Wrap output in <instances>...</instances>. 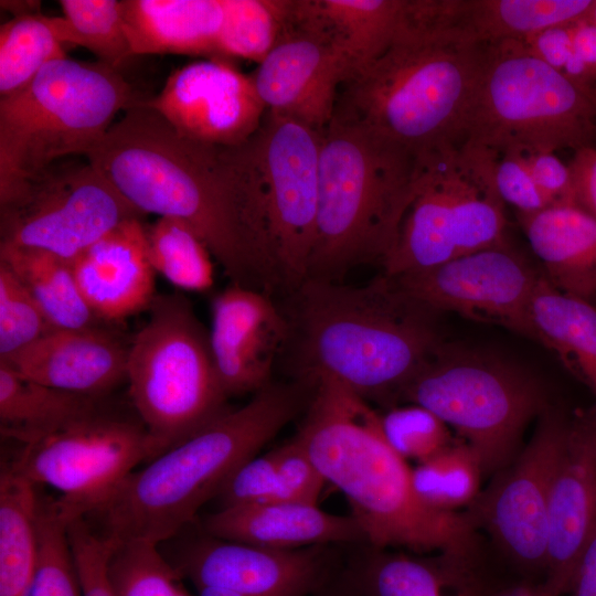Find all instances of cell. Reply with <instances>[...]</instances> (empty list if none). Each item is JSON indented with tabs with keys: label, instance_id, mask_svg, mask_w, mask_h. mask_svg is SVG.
I'll use <instances>...</instances> for the list:
<instances>
[{
	"label": "cell",
	"instance_id": "c3c4849f",
	"mask_svg": "<svg viewBox=\"0 0 596 596\" xmlns=\"http://www.w3.org/2000/svg\"><path fill=\"white\" fill-rule=\"evenodd\" d=\"M562 74L587 89L596 84V24L587 19L572 24V55Z\"/></svg>",
	"mask_w": 596,
	"mask_h": 596
},
{
	"label": "cell",
	"instance_id": "7dc6e473",
	"mask_svg": "<svg viewBox=\"0 0 596 596\" xmlns=\"http://www.w3.org/2000/svg\"><path fill=\"white\" fill-rule=\"evenodd\" d=\"M550 206H576L568 164L555 152H519Z\"/></svg>",
	"mask_w": 596,
	"mask_h": 596
},
{
	"label": "cell",
	"instance_id": "cb8c5ba5",
	"mask_svg": "<svg viewBox=\"0 0 596 596\" xmlns=\"http://www.w3.org/2000/svg\"><path fill=\"white\" fill-rule=\"evenodd\" d=\"M202 532L283 551L366 543L361 525L351 514H333L318 504L289 501L219 509L204 517Z\"/></svg>",
	"mask_w": 596,
	"mask_h": 596
},
{
	"label": "cell",
	"instance_id": "74e56055",
	"mask_svg": "<svg viewBox=\"0 0 596 596\" xmlns=\"http://www.w3.org/2000/svg\"><path fill=\"white\" fill-rule=\"evenodd\" d=\"M294 0H224L217 57L259 63L285 30Z\"/></svg>",
	"mask_w": 596,
	"mask_h": 596
},
{
	"label": "cell",
	"instance_id": "e575fe53",
	"mask_svg": "<svg viewBox=\"0 0 596 596\" xmlns=\"http://www.w3.org/2000/svg\"><path fill=\"white\" fill-rule=\"evenodd\" d=\"M482 476L478 455L460 439L412 468V482L419 499L446 512L470 507L481 492Z\"/></svg>",
	"mask_w": 596,
	"mask_h": 596
},
{
	"label": "cell",
	"instance_id": "7a4b0ae2",
	"mask_svg": "<svg viewBox=\"0 0 596 596\" xmlns=\"http://www.w3.org/2000/svg\"><path fill=\"white\" fill-rule=\"evenodd\" d=\"M286 296L292 379L332 381L368 403L394 406L444 342L440 313L383 273L359 286L306 278Z\"/></svg>",
	"mask_w": 596,
	"mask_h": 596
},
{
	"label": "cell",
	"instance_id": "b9f144b4",
	"mask_svg": "<svg viewBox=\"0 0 596 596\" xmlns=\"http://www.w3.org/2000/svg\"><path fill=\"white\" fill-rule=\"evenodd\" d=\"M380 424L389 445L406 461H425L455 440L437 415L413 403L390 407L380 414Z\"/></svg>",
	"mask_w": 596,
	"mask_h": 596
},
{
	"label": "cell",
	"instance_id": "d590c367",
	"mask_svg": "<svg viewBox=\"0 0 596 596\" xmlns=\"http://www.w3.org/2000/svg\"><path fill=\"white\" fill-rule=\"evenodd\" d=\"M147 244L153 270L175 287L206 291L213 286V257L181 220L158 217L147 227Z\"/></svg>",
	"mask_w": 596,
	"mask_h": 596
},
{
	"label": "cell",
	"instance_id": "52a82bcc",
	"mask_svg": "<svg viewBox=\"0 0 596 596\" xmlns=\"http://www.w3.org/2000/svg\"><path fill=\"white\" fill-rule=\"evenodd\" d=\"M141 102L118 70L67 56L0 98V196L62 158L84 157Z\"/></svg>",
	"mask_w": 596,
	"mask_h": 596
},
{
	"label": "cell",
	"instance_id": "4fadbf2b",
	"mask_svg": "<svg viewBox=\"0 0 596 596\" xmlns=\"http://www.w3.org/2000/svg\"><path fill=\"white\" fill-rule=\"evenodd\" d=\"M146 214L89 161H58L0 196V248L73 263L121 223Z\"/></svg>",
	"mask_w": 596,
	"mask_h": 596
},
{
	"label": "cell",
	"instance_id": "ac0fdd59",
	"mask_svg": "<svg viewBox=\"0 0 596 596\" xmlns=\"http://www.w3.org/2000/svg\"><path fill=\"white\" fill-rule=\"evenodd\" d=\"M330 546L272 550L202 532L167 557L195 588L220 587L245 596H310L333 576Z\"/></svg>",
	"mask_w": 596,
	"mask_h": 596
},
{
	"label": "cell",
	"instance_id": "f546056e",
	"mask_svg": "<svg viewBox=\"0 0 596 596\" xmlns=\"http://www.w3.org/2000/svg\"><path fill=\"white\" fill-rule=\"evenodd\" d=\"M536 342L553 351L596 395V307L543 275L531 302Z\"/></svg>",
	"mask_w": 596,
	"mask_h": 596
},
{
	"label": "cell",
	"instance_id": "f5cc1de1",
	"mask_svg": "<svg viewBox=\"0 0 596 596\" xmlns=\"http://www.w3.org/2000/svg\"><path fill=\"white\" fill-rule=\"evenodd\" d=\"M310 596H363V594L347 568L338 576H332Z\"/></svg>",
	"mask_w": 596,
	"mask_h": 596
},
{
	"label": "cell",
	"instance_id": "7bdbcfd3",
	"mask_svg": "<svg viewBox=\"0 0 596 596\" xmlns=\"http://www.w3.org/2000/svg\"><path fill=\"white\" fill-rule=\"evenodd\" d=\"M67 539L83 596H114L107 578V563L114 542L86 518L67 523Z\"/></svg>",
	"mask_w": 596,
	"mask_h": 596
},
{
	"label": "cell",
	"instance_id": "6f0895ef",
	"mask_svg": "<svg viewBox=\"0 0 596 596\" xmlns=\"http://www.w3.org/2000/svg\"><path fill=\"white\" fill-rule=\"evenodd\" d=\"M585 19L596 24V0H594V3Z\"/></svg>",
	"mask_w": 596,
	"mask_h": 596
},
{
	"label": "cell",
	"instance_id": "60d3db41",
	"mask_svg": "<svg viewBox=\"0 0 596 596\" xmlns=\"http://www.w3.org/2000/svg\"><path fill=\"white\" fill-rule=\"evenodd\" d=\"M54 329L18 276L0 262V360L22 351Z\"/></svg>",
	"mask_w": 596,
	"mask_h": 596
},
{
	"label": "cell",
	"instance_id": "3957f363",
	"mask_svg": "<svg viewBox=\"0 0 596 596\" xmlns=\"http://www.w3.org/2000/svg\"><path fill=\"white\" fill-rule=\"evenodd\" d=\"M296 435L328 483L347 498L366 545L477 558L478 528L467 511L424 503L412 468L383 436L380 414L332 381H319Z\"/></svg>",
	"mask_w": 596,
	"mask_h": 596
},
{
	"label": "cell",
	"instance_id": "8d00e7d4",
	"mask_svg": "<svg viewBox=\"0 0 596 596\" xmlns=\"http://www.w3.org/2000/svg\"><path fill=\"white\" fill-rule=\"evenodd\" d=\"M63 17H55L64 43L83 46L111 68L134 55L125 32L120 1L61 0Z\"/></svg>",
	"mask_w": 596,
	"mask_h": 596
},
{
	"label": "cell",
	"instance_id": "680465c9",
	"mask_svg": "<svg viewBox=\"0 0 596 596\" xmlns=\"http://www.w3.org/2000/svg\"><path fill=\"white\" fill-rule=\"evenodd\" d=\"M174 596H190L189 593L185 590V588L183 587V585H181V587L178 589V592L175 593Z\"/></svg>",
	"mask_w": 596,
	"mask_h": 596
},
{
	"label": "cell",
	"instance_id": "681fc988",
	"mask_svg": "<svg viewBox=\"0 0 596 596\" xmlns=\"http://www.w3.org/2000/svg\"><path fill=\"white\" fill-rule=\"evenodd\" d=\"M572 24L545 28L523 39V42L541 61L563 73L572 55Z\"/></svg>",
	"mask_w": 596,
	"mask_h": 596
},
{
	"label": "cell",
	"instance_id": "1f68e13d",
	"mask_svg": "<svg viewBox=\"0 0 596 596\" xmlns=\"http://www.w3.org/2000/svg\"><path fill=\"white\" fill-rule=\"evenodd\" d=\"M35 486L6 464L0 472V596H31L38 562Z\"/></svg>",
	"mask_w": 596,
	"mask_h": 596
},
{
	"label": "cell",
	"instance_id": "ee69618b",
	"mask_svg": "<svg viewBox=\"0 0 596 596\" xmlns=\"http://www.w3.org/2000/svg\"><path fill=\"white\" fill-rule=\"evenodd\" d=\"M275 450L277 483L272 501L318 504L320 494L328 482L299 437L295 434Z\"/></svg>",
	"mask_w": 596,
	"mask_h": 596
},
{
	"label": "cell",
	"instance_id": "d4e9b609",
	"mask_svg": "<svg viewBox=\"0 0 596 596\" xmlns=\"http://www.w3.org/2000/svg\"><path fill=\"white\" fill-rule=\"evenodd\" d=\"M348 571L363 596H487L477 558L393 552L365 544Z\"/></svg>",
	"mask_w": 596,
	"mask_h": 596
},
{
	"label": "cell",
	"instance_id": "ab89813d",
	"mask_svg": "<svg viewBox=\"0 0 596 596\" xmlns=\"http://www.w3.org/2000/svg\"><path fill=\"white\" fill-rule=\"evenodd\" d=\"M38 562L31 596H83L73 561L67 523L51 501L39 499Z\"/></svg>",
	"mask_w": 596,
	"mask_h": 596
},
{
	"label": "cell",
	"instance_id": "603a6c76",
	"mask_svg": "<svg viewBox=\"0 0 596 596\" xmlns=\"http://www.w3.org/2000/svg\"><path fill=\"white\" fill-rule=\"evenodd\" d=\"M72 268L86 302L103 322H119L148 310L157 295L141 219L118 225L76 258Z\"/></svg>",
	"mask_w": 596,
	"mask_h": 596
},
{
	"label": "cell",
	"instance_id": "8fae6325",
	"mask_svg": "<svg viewBox=\"0 0 596 596\" xmlns=\"http://www.w3.org/2000/svg\"><path fill=\"white\" fill-rule=\"evenodd\" d=\"M493 159L489 150L466 146L421 155L416 193L381 265L384 275L423 272L505 242Z\"/></svg>",
	"mask_w": 596,
	"mask_h": 596
},
{
	"label": "cell",
	"instance_id": "f35d334b",
	"mask_svg": "<svg viewBox=\"0 0 596 596\" xmlns=\"http://www.w3.org/2000/svg\"><path fill=\"white\" fill-rule=\"evenodd\" d=\"M107 578L114 596H174L182 585L159 544L146 540L114 542Z\"/></svg>",
	"mask_w": 596,
	"mask_h": 596
},
{
	"label": "cell",
	"instance_id": "db71d44e",
	"mask_svg": "<svg viewBox=\"0 0 596 596\" xmlns=\"http://www.w3.org/2000/svg\"><path fill=\"white\" fill-rule=\"evenodd\" d=\"M487 596H549L539 586L518 585L502 588Z\"/></svg>",
	"mask_w": 596,
	"mask_h": 596
},
{
	"label": "cell",
	"instance_id": "4316f807",
	"mask_svg": "<svg viewBox=\"0 0 596 596\" xmlns=\"http://www.w3.org/2000/svg\"><path fill=\"white\" fill-rule=\"evenodd\" d=\"M545 278L560 291L596 297V219L577 206H549L518 214Z\"/></svg>",
	"mask_w": 596,
	"mask_h": 596
},
{
	"label": "cell",
	"instance_id": "f1b7e54d",
	"mask_svg": "<svg viewBox=\"0 0 596 596\" xmlns=\"http://www.w3.org/2000/svg\"><path fill=\"white\" fill-rule=\"evenodd\" d=\"M28 379L0 361V432L26 446L92 412L104 398Z\"/></svg>",
	"mask_w": 596,
	"mask_h": 596
},
{
	"label": "cell",
	"instance_id": "5bb4252c",
	"mask_svg": "<svg viewBox=\"0 0 596 596\" xmlns=\"http://www.w3.org/2000/svg\"><path fill=\"white\" fill-rule=\"evenodd\" d=\"M321 132L266 111L241 153L285 294L308 273L318 212Z\"/></svg>",
	"mask_w": 596,
	"mask_h": 596
},
{
	"label": "cell",
	"instance_id": "30bf717a",
	"mask_svg": "<svg viewBox=\"0 0 596 596\" xmlns=\"http://www.w3.org/2000/svg\"><path fill=\"white\" fill-rule=\"evenodd\" d=\"M400 402L426 407L478 455L485 476L519 454L529 423L551 405L526 370L482 350L445 341L403 390Z\"/></svg>",
	"mask_w": 596,
	"mask_h": 596
},
{
	"label": "cell",
	"instance_id": "277c9868",
	"mask_svg": "<svg viewBox=\"0 0 596 596\" xmlns=\"http://www.w3.org/2000/svg\"><path fill=\"white\" fill-rule=\"evenodd\" d=\"M316 384L272 382L244 406L137 468L85 518L113 542L178 536L245 461L305 412Z\"/></svg>",
	"mask_w": 596,
	"mask_h": 596
},
{
	"label": "cell",
	"instance_id": "ba28073f",
	"mask_svg": "<svg viewBox=\"0 0 596 596\" xmlns=\"http://www.w3.org/2000/svg\"><path fill=\"white\" fill-rule=\"evenodd\" d=\"M595 136L592 88L541 61L523 40L485 44L457 146L493 153L575 151L592 146Z\"/></svg>",
	"mask_w": 596,
	"mask_h": 596
},
{
	"label": "cell",
	"instance_id": "2e32d148",
	"mask_svg": "<svg viewBox=\"0 0 596 596\" xmlns=\"http://www.w3.org/2000/svg\"><path fill=\"white\" fill-rule=\"evenodd\" d=\"M542 276L505 241L423 272L392 278L409 296L439 313L457 312L536 341L531 302Z\"/></svg>",
	"mask_w": 596,
	"mask_h": 596
},
{
	"label": "cell",
	"instance_id": "91938a15",
	"mask_svg": "<svg viewBox=\"0 0 596 596\" xmlns=\"http://www.w3.org/2000/svg\"><path fill=\"white\" fill-rule=\"evenodd\" d=\"M592 95L596 107V84L592 87Z\"/></svg>",
	"mask_w": 596,
	"mask_h": 596
},
{
	"label": "cell",
	"instance_id": "e0dca14e",
	"mask_svg": "<svg viewBox=\"0 0 596 596\" xmlns=\"http://www.w3.org/2000/svg\"><path fill=\"white\" fill-rule=\"evenodd\" d=\"M252 77L267 111L322 132L351 73L308 0H294L285 30Z\"/></svg>",
	"mask_w": 596,
	"mask_h": 596
},
{
	"label": "cell",
	"instance_id": "816d5d0a",
	"mask_svg": "<svg viewBox=\"0 0 596 596\" xmlns=\"http://www.w3.org/2000/svg\"><path fill=\"white\" fill-rule=\"evenodd\" d=\"M571 596H596V525L581 553Z\"/></svg>",
	"mask_w": 596,
	"mask_h": 596
},
{
	"label": "cell",
	"instance_id": "836d02e7",
	"mask_svg": "<svg viewBox=\"0 0 596 596\" xmlns=\"http://www.w3.org/2000/svg\"><path fill=\"white\" fill-rule=\"evenodd\" d=\"M65 56L55 17H13L0 28V97L20 91L46 64Z\"/></svg>",
	"mask_w": 596,
	"mask_h": 596
},
{
	"label": "cell",
	"instance_id": "44dd1931",
	"mask_svg": "<svg viewBox=\"0 0 596 596\" xmlns=\"http://www.w3.org/2000/svg\"><path fill=\"white\" fill-rule=\"evenodd\" d=\"M596 525V404L570 418L553 480L544 582L549 596L570 593L581 553Z\"/></svg>",
	"mask_w": 596,
	"mask_h": 596
},
{
	"label": "cell",
	"instance_id": "83f0119b",
	"mask_svg": "<svg viewBox=\"0 0 596 596\" xmlns=\"http://www.w3.org/2000/svg\"><path fill=\"white\" fill-rule=\"evenodd\" d=\"M594 0H441L447 21L480 44L523 40L587 17Z\"/></svg>",
	"mask_w": 596,
	"mask_h": 596
},
{
	"label": "cell",
	"instance_id": "d6a6232c",
	"mask_svg": "<svg viewBox=\"0 0 596 596\" xmlns=\"http://www.w3.org/2000/svg\"><path fill=\"white\" fill-rule=\"evenodd\" d=\"M0 262L18 276L55 329L100 324L86 302L72 264L50 253L0 248Z\"/></svg>",
	"mask_w": 596,
	"mask_h": 596
},
{
	"label": "cell",
	"instance_id": "11a10c76",
	"mask_svg": "<svg viewBox=\"0 0 596 596\" xmlns=\"http://www.w3.org/2000/svg\"><path fill=\"white\" fill-rule=\"evenodd\" d=\"M40 2L33 1H1V7L11 10L15 15L38 13Z\"/></svg>",
	"mask_w": 596,
	"mask_h": 596
},
{
	"label": "cell",
	"instance_id": "4dcf8cb0",
	"mask_svg": "<svg viewBox=\"0 0 596 596\" xmlns=\"http://www.w3.org/2000/svg\"><path fill=\"white\" fill-rule=\"evenodd\" d=\"M407 0H308L350 68V79L373 63L394 40ZM348 82V81H347Z\"/></svg>",
	"mask_w": 596,
	"mask_h": 596
},
{
	"label": "cell",
	"instance_id": "9a60e30c",
	"mask_svg": "<svg viewBox=\"0 0 596 596\" xmlns=\"http://www.w3.org/2000/svg\"><path fill=\"white\" fill-rule=\"evenodd\" d=\"M570 418L550 405L538 418L529 443L467 508L517 566L544 572L549 503L568 432Z\"/></svg>",
	"mask_w": 596,
	"mask_h": 596
},
{
	"label": "cell",
	"instance_id": "7402d4cb",
	"mask_svg": "<svg viewBox=\"0 0 596 596\" xmlns=\"http://www.w3.org/2000/svg\"><path fill=\"white\" fill-rule=\"evenodd\" d=\"M130 341L100 323L54 329L0 360L21 375L57 390L104 397L126 381Z\"/></svg>",
	"mask_w": 596,
	"mask_h": 596
},
{
	"label": "cell",
	"instance_id": "9c48e42d",
	"mask_svg": "<svg viewBox=\"0 0 596 596\" xmlns=\"http://www.w3.org/2000/svg\"><path fill=\"white\" fill-rule=\"evenodd\" d=\"M129 345L130 405L159 455L230 411L216 373L210 331L179 292L156 295Z\"/></svg>",
	"mask_w": 596,
	"mask_h": 596
},
{
	"label": "cell",
	"instance_id": "f907efd6",
	"mask_svg": "<svg viewBox=\"0 0 596 596\" xmlns=\"http://www.w3.org/2000/svg\"><path fill=\"white\" fill-rule=\"evenodd\" d=\"M567 164L572 175L575 205L596 219V148L593 146L578 148Z\"/></svg>",
	"mask_w": 596,
	"mask_h": 596
},
{
	"label": "cell",
	"instance_id": "ffe728a7",
	"mask_svg": "<svg viewBox=\"0 0 596 596\" xmlns=\"http://www.w3.org/2000/svg\"><path fill=\"white\" fill-rule=\"evenodd\" d=\"M273 297L231 283L212 300L210 344L227 398L255 394L273 382L289 339L288 319Z\"/></svg>",
	"mask_w": 596,
	"mask_h": 596
},
{
	"label": "cell",
	"instance_id": "484cf974",
	"mask_svg": "<svg viewBox=\"0 0 596 596\" xmlns=\"http://www.w3.org/2000/svg\"><path fill=\"white\" fill-rule=\"evenodd\" d=\"M120 11L134 55L217 57L224 0H121Z\"/></svg>",
	"mask_w": 596,
	"mask_h": 596
},
{
	"label": "cell",
	"instance_id": "bcb514c9",
	"mask_svg": "<svg viewBox=\"0 0 596 596\" xmlns=\"http://www.w3.org/2000/svg\"><path fill=\"white\" fill-rule=\"evenodd\" d=\"M492 172L499 196L518 214H532L550 206L519 152L494 153Z\"/></svg>",
	"mask_w": 596,
	"mask_h": 596
},
{
	"label": "cell",
	"instance_id": "5b68a950",
	"mask_svg": "<svg viewBox=\"0 0 596 596\" xmlns=\"http://www.w3.org/2000/svg\"><path fill=\"white\" fill-rule=\"evenodd\" d=\"M483 49L447 21L440 0H407L394 40L342 85L333 116L363 124L418 155L457 146Z\"/></svg>",
	"mask_w": 596,
	"mask_h": 596
},
{
	"label": "cell",
	"instance_id": "9f6ffc18",
	"mask_svg": "<svg viewBox=\"0 0 596 596\" xmlns=\"http://www.w3.org/2000/svg\"><path fill=\"white\" fill-rule=\"evenodd\" d=\"M195 589L198 592V596H245L231 589L212 586H203Z\"/></svg>",
	"mask_w": 596,
	"mask_h": 596
},
{
	"label": "cell",
	"instance_id": "6da1fadb",
	"mask_svg": "<svg viewBox=\"0 0 596 596\" xmlns=\"http://www.w3.org/2000/svg\"><path fill=\"white\" fill-rule=\"evenodd\" d=\"M85 158L145 214L184 222L231 283L284 291L240 145L189 139L141 100Z\"/></svg>",
	"mask_w": 596,
	"mask_h": 596
},
{
	"label": "cell",
	"instance_id": "8992f818",
	"mask_svg": "<svg viewBox=\"0 0 596 596\" xmlns=\"http://www.w3.org/2000/svg\"><path fill=\"white\" fill-rule=\"evenodd\" d=\"M421 155L363 124L333 116L321 132L316 237L307 278L341 281L382 265L415 196Z\"/></svg>",
	"mask_w": 596,
	"mask_h": 596
},
{
	"label": "cell",
	"instance_id": "f6af8a7d",
	"mask_svg": "<svg viewBox=\"0 0 596 596\" xmlns=\"http://www.w3.org/2000/svg\"><path fill=\"white\" fill-rule=\"evenodd\" d=\"M276 483V450L274 448L263 455L254 456L236 469L217 496L220 509L272 501Z\"/></svg>",
	"mask_w": 596,
	"mask_h": 596
},
{
	"label": "cell",
	"instance_id": "7c38bea8",
	"mask_svg": "<svg viewBox=\"0 0 596 596\" xmlns=\"http://www.w3.org/2000/svg\"><path fill=\"white\" fill-rule=\"evenodd\" d=\"M158 456L135 409L124 412L104 398L83 417L21 446L4 464L35 487L54 489L51 502L68 523L92 513L140 464Z\"/></svg>",
	"mask_w": 596,
	"mask_h": 596
},
{
	"label": "cell",
	"instance_id": "d6986e66",
	"mask_svg": "<svg viewBox=\"0 0 596 596\" xmlns=\"http://www.w3.org/2000/svg\"><path fill=\"white\" fill-rule=\"evenodd\" d=\"M145 104L180 135L226 147L247 141L267 111L252 75L222 58L193 62L175 70L161 92Z\"/></svg>",
	"mask_w": 596,
	"mask_h": 596
}]
</instances>
